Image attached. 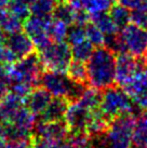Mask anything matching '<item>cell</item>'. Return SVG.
Instances as JSON below:
<instances>
[{
	"instance_id": "24",
	"label": "cell",
	"mask_w": 147,
	"mask_h": 148,
	"mask_svg": "<svg viewBox=\"0 0 147 148\" xmlns=\"http://www.w3.org/2000/svg\"><path fill=\"white\" fill-rule=\"evenodd\" d=\"M109 14L111 20L114 21L116 26L118 29H122L126 27L128 24H130L131 22V12L130 10L126 7H123L122 4L117 3V4H111L109 8Z\"/></svg>"
},
{
	"instance_id": "26",
	"label": "cell",
	"mask_w": 147,
	"mask_h": 148,
	"mask_svg": "<svg viewBox=\"0 0 147 148\" xmlns=\"http://www.w3.org/2000/svg\"><path fill=\"white\" fill-rule=\"evenodd\" d=\"M84 107H87L89 110L93 111L96 109H100L101 106V101H102V93L101 91L94 88H86L83 91L80 99H78Z\"/></svg>"
},
{
	"instance_id": "16",
	"label": "cell",
	"mask_w": 147,
	"mask_h": 148,
	"mask_svg": "<svg viewBox=\"0 0 147 148\" xmlns=\"http://www.w3.org/2000/svg\"><path fill=\"white\" fill-rule=\"evenodd\" d=\"M36 117L37 116L34 115L25 105H22L19 108V110L16 111L15 116L13 117L10 124L15 127L19 130H21V131H23L26 134L33 135L34 127H35V123L37 121Z\"/></svg>"
},
{
	"instance_id": "17",
	"label": "cell",
	"mask_w": 147,
	"mask_h": 148,
	"mask_svg": "<svg viewBox=\"0 0 147 148\" xmlns=\"http://www.w3.org/2000/svg\"><path fill=\"white\" fill-rule=\"evenodd\" d=\"M70 102L65 97H52L48 107L45 108L43 114L40 116V119L45 121H56L63 120L67 106Z\"/></svg>"
},
{
	"instance_id": "32",
	"label": "cell",
	"mask_w": 147,
	"mask_h": 148,
	"mask_svg": "<svg viewBox=\"0 0 147 148\" xmlns=\"http://www.w3.org/2000/svg\"><path fill=\"white\" fill-rule=\"evenodd\" d=\"M86 27V37L94 47H103L105 43V35L101 32L96 25L93 23H88Z\"/></svg>"
},
{
	"instance_id": "1",
	"label": "cell",
	"mask_w": 147,
	"mask_h": 148,
	"mask_svg": "<svg viewBox=\"0 0 147 148\" xmlns=\"http://www.w3.org/2000/svg\"><path fill=\"white\" fill-rule=\"evenodd\" d=\"M87 69L89 84L104 91L116 83V54L105 45L98 47L87 61Z\"/></svg>"
},
{
	"instance_id": "14",
	"label": "cell",
	"mask_w": 147,
	"mask_h": 148,
	"mask_svg": "<svg viewBox=\"0 0 147 148\" xmlns=\"http://www.w3.org/2000/svg\"><path fill=\"white\" fill-rule=\"evenodd\" d=\"M52 99V95L43 86H35L24 99L25 106L34 115L41 116Z\"/></svg>"
},
{
	"instance_id": "41",
	"label": "cell",
	"mask_w": 147,
	"mask_h": 148,
	"mask_svg": "<svg viewBox=\"0 0 147 148\" xmlns=\"http://www.w3.org/2000/svg\"><path fill=\"white\" fill-rule=\"evenodd\" d=\"M9 2H10V0H0V10L7 8Z\"/></svg>"
},
{
	"instance_id": "27",
	"label": "cell",
	"mask_w": 147,
	"mask_h": 148,
	"mask_svg": "<svg viewBox=\"0 0 147 148\" xmlns=\"http://www.w3.org/2000/svg\"><path fill=\"white\" fill-rule=\"evenodd\" d=\"M55 5H56L55 0H34L29 4L30 14L35 16L50 17L52 16Z\"/></svg>"
},
{
	"instance_id": "8",
	"label": "cell",
	"mask_w": 147,
	"mask_h": 148,
	"mask_svg": "<svg viewBox=\"0 0 147 148\" xmlns=\"http://www.w3.org/2000/svg\"><path fill=\"white\" fill-rule=\"evenodd\" d=\"M51 21L52 16L40 17L33 15L27 17L23 23L24 33L30 38L37 50L42 49L52 41L48 34V28Z\"/></svg>"
},
{
	"instance_id": "2",
	"label": "cell",
	"mask_w": 147,
	"mask_h": 148,
	"mask_svg": "<svg viewBox=\"0 0 147 148\" xmlns=\"http://www.w3.org/2000/svg\"><path fill=\"white\" fill-rule=\"evenodd\" d=\"M38 58L43 71H61L66 73L73 61L71 48L65 41H54L38 50Z\"/></svg>"
},
{
	"instance_id": "45",
	"label": "cell",
	"mask_w": 147,
	"mask_h": 148,
	"mask_svg": "<svg viewBox=\"0 0 147 148\" xmlns=\"http://www.w3.org/2000/svg\"><path fill=\"white\" fill-rule=\"evenodd\" d=\"M113 1H114V0H113Z\"/></svg>"
},
{
	"instance_id": "42",
	"label": "cell",
	"mask_w": 147,
	"mask_h": 148,
	"mask_svg": "<svg viewBox=\"0 0 147 148\" xmlns=\"http://www.w3.org/2000/svg\"><path fill=\"white\" fill-rule=\"evenodd\" d=\"M4 41H5V35H4L3 30L0 28V45L3 43Z\"/></svg>"
},
{
	"instance_id": "7",
	"label": "cell",
	"mask_w": 147,
	"mask_h": 148,
	"mask_svg": "<svg viewBox=\"0 0 147 148\" xmlns=\"http://www.w3.org/2000/svg\"><path fill=\"white\" fill-rule=\"evenodd\" d=\"M126 52L142 58L147 49V28L136 24H128L120 33Z\"/></svg>"
},
{
	"instance_id": "23",
	"label": "cell",
	"mask_w": 147,
	"mask_h": 148,
	"mask_svg": "<svg viewBox=\"0 0 147 148\" xmlns=\"http://www.w3.org/2000/svg\"><path fill=\"white\" fill-rule=\"evenodd\" d=\"M66 75L69 77L73 81L86 84L88 82V69H87V63L78 60H73L70 62L68 68L66 70Z\"/></svg>"
},
{
	"instance_id": "19",
	"label": "cell",
	"mask_w": 147,
	"mask_h": 148,
	"mask_svg": "<svg viewBox=\"0 0 147 148\" xmlns=\"http://www.w3.org/2000/svg\"><path fill=\"white\" fill-rule=\"evenodd\" d=\"M132 145L134 148H147V111L136 117L132 133Z\"/></svg>"
},
{
	"instance_id": "40",
	"label": "cell",
	"mask_w": 147,
	"mask_h": 148,
	"mask_svg": "<svg viewBox=\"0 0 147 148\" xmlns=\"http://www.w3.org/2000/svg\"><path fill=\"white\" fill-rule=\"evenodd\" d=\"M9 90H10V88H9L8 84L2 82V81H0V103L5 97V95L9 93Z\"/></svg>"
},
{
	"instance_id": "4",
	"label": "cell",
	"mask_w": 147,
	"mask_h": 148,
	"mask_svg": "<svg viewBox=\"0 0 147 148\" xmlns=\"http://www.w3.org/2000/svg\"><path fill=\"white\" fill-rule=\"evenodd\" d=\"M136 116L126 114L113 119L106 131L107 148H131Z\"/></svg>"
},
{
	"instance_id": "36",
	"label": "cell",
	"mask_w": 147,
	"mask_h": 148,
	"mask_svg": "<svg viewBox=\"0 0 147 148\" xmlns=\"http://www.w3.org/2000/svg\"><path fill=\"white\" fill-rule=\"evenodd\" d=\"M17 58L7 45H0V64H14Z\"/></svg>"
},
{
	"instance_id": "5",
	"label": "cell",
	"mask_w": 147,
	"mask_h": 148,
	"mask_svg": "<svg viewBox=\"0 0 147 148\" xmlns=\"http://www.w3.org/2000/svg\"><path fill=\"white\" fill-rule=\"evenodd\" d=\"M42 73L43 69L39 62L38 55L36 53H33L26 58H20L15 64H12L11 83L24 82L35 88L40 86Z\"/></svg>"
},
{
	"instance_id": "43",
	"label": "cell",
	"mask_w": 147,
	"mask_h": 148,
	"mask_svg": "<svg viewBox=\"0 0 147 148\" xmlns=\"http://www.w3.org/2000/svg\"><path fill=\"white\" fill-rule=\"evenodd\" d=\"M56 1V3H61V2H67L68 0H55Z\"/></svg>"
},
{
	"instance_id": "21",
	"label": "cell",
	"mask_w": 147,
	"mask_h": 148,
	"mask_svg": "<svg viewBox=\"0 0 147 148\" xmlns=\"http://www.w3.org/2000/svg\"><path fill=\"white\" fill-rule=\"evenodd\" d=\"M0 28L5 34H14L23 30V23L8 10H0Z\"/></svg>"
},
{
	"instance_id": "12",
	"label": "cell",
	"mask_w": 147,
	"mask_h": 148,
	"mask_svg": "<svg viewBox=\"0 0 147 148\" xmlns=\"http://www.w3.org/2000/svg\"><path fill=\"white\" fill-rule=\"evenodd\" d=\"M91 116V110L84 107L79 101L70 102L64 115V121L69 132L84 131Z\"/></svg>"
},
{
	"instance_id": "37",
	"label": "cell",
	"mask_w": 147,
	"mask_h": 148,
	"mask_svg": "<svg viewBox=\"0 0 147 148\" xmlns=\"http://www.w3.org/2000/svg\"><path fill=\"white\" fill-rule=\"evenodd\" d=\"M30 137L20 140H9L3 148H30Z\"/></svg>"
},
{
	"instance_id": "11",
	"label": "cell",
	"mask_w": 147,
	"mask_h": 148,
	"mask_svg": "<svg viewBox=\"0 0 147 148\" xmlns=\"http://www.w3.org/2000/svg\"><path fill=\"white\" fill-rule=\"evenodd\" d=\"M68 134L69 129L66 125L64 119L56 121H45L40 119L36 121L33 130V135L45 137L60 144L68 136Z\"/></svg>"
},
{
	"instance_id": "6",
	"label": "cell",
	"mask_w": 147,
	"mask_h": 148,
	"mask_svg": "<svg viewBox=\"0 0 147 148\" xmlns=\"http://www.w3.org/2000/svg\"><path fill=\"white\" fill-rule=\"evenodd\" d=\"M146 65L143 58H135L128 52L118 53L116 56V84L122 88L126 86L135 75Z\"/></svg>"
},
{
	"instance_id": "3",
	"label": "cell",
	"mask_w": 147,
	"mask_h": 148,
	"mask_svg": "<svg viewBox=\"0 0 147 148\" xmlns=\"http://www.w3.org/2000/svg\"><path fill=\"white\" fill-rule=\"evenodd\" d=\"M100 109L109 122L119 116L133 114L134 111L132 99L119 86H111L104 90Z\"/></svg>"
},
{
	"instance_id": "34",
	"label": "cell",
	"mask_w": 147,
	"mask_h": 148,
	"mask_svg": "<svg viewBox=\"0 0 147 148\" xmlns=\"http://www.w3.org/2000/svg\"><path fill=\"white\" fill-rule=\"evenodd\" d=\"M131 22L147 28V0H145L137 8L133 9V11L131 12Z\"/></svg>"
},
{
	"instance_id": "22",
	"label": "cell",
	"mask_w": 147,
	"mask_h": 148,
	"mask_svg": "<svg viewBox=\"0 0 147 148\" xmlns=\"http://www.w3.org/2000/svg\"><path fill=\"white\" fill-rule=\"evenodd\" d=\"M91 21L94 25H96L98 28L101 29L105 36L107 35H113V34H117L119 32L118 27L116 26L114 21L111 20V17L108 13L101 12L95 13L91 15Z\"/></svg>"
},
{
	"instance_id": "9",
	"label": "cell",
	"mask_w": 147,
	"mask_h": 148,
	"mask_svg": "<svg viewBox=\"0 0 147 148\" xmlns=\"http://www.w3.org/2000/svg\"><path fill=\"white\" fill-rule=\"evenodd\" d=\"M40 84L54 97H65L68 99L74 81L66 73L45 70L42 73Z\"/></svg>"
},
{
	"instance_id": "28",
	"label": "cell",
	"mask_w": 147,
	"mask_h": 148,
	"mask_svg": "<svg viewBox=\"0 0 147 148\" xmlns=\"http://www.w3.org/2000/svg\"><path fill=\"white\" fill-rule=\"evenodd\" d=\"M70 48H71V54H73L74 60H78V61H82L86 63L94 51V45L88 39L79 43L73 45Z\"/></svg>"
},
{
	"instance_id": "31",
	"label": "cell",
	"mask_w": 147,
	"mask_h": 148,
	"mask_svg": "<svg viewBox=\"0 0 147 148\" xmlns=\"http://www.w3.org/2000/svg\"><path fill=\"white\" fill-rule=\"evenodd\" d=\"M8 11L19 20L24 22L27 17L30 16V9L29 4L22 0H10L8 4Z\"/></svg>"
},
{
	"instance_id": "18",
	"label": "cell",
	"mask_w": 147,
	"mask_h": 148,
	"mask_svg": "<svg viewBox=\"0 0 147 148\" xmlns=\"http://www.w3.org/2000/svg\"><path fill=\"white\" fill-rule=\"evenodd\" d=\"M108 127H109V120L104 116L101 109H96L91 111L90 119L87 124L84 132L89 136L100 135L103 133H106Z\"/></svg>"
},
{
	"instance_id": "13",
	"label": "cell",
	"mask_w": 147,
	"mask_h": 148,
	"mask_svg": "<svg viewBox=\"0 0 147 148\" xmlns=\"http://www.w3.org/2000/svg\"><path fill=\"white\" fill-rule=\"evenodd\" d=\"M4 42L13 53L15 54L17 60L26 58L30 54L35 53L36 47L30 40V38L23 32L10 34L8 38H5Z\"/></svg>"
},
{
	"instance_id": "15",
	"label": "cell",
	"mask_w": 147,
	"mask_h": 148,
	"mask_svg": "<svg viewBox=\"0 0 147 148\" xmlns=\"http://www.w3.org/2000/svg\"><path fill=\"white\" fill-rule=\"evenodd\" d=\"M23 104L24 99L12 92H9L0 103V123L2 125L11 123L13 117Z\"/></svg>"
},
{
	"instance_id": "29",
	"label": "cell",
	"mask_w": 147,
	"mask_h": 148,
	"mask_svg": "<svg viewBox=\"0 0 147 148\" xmlns=\"http://www.w3.org/2000/svg\"><path fill=\"white\" fill-rule=\"evenodd\" d=\"M68 33V25L64 22L55 20L52 17V21L49 25L48 34H49L51 40L53 41H65Z\"/></svg>"
},
{
	"instance_id": "25",
	"label": "cell",
	"mask_w": 147,
	"mask_h": 148,
	"mask_svg": "<svg viewBox=\"0 0 147 148\" xmlns=\"http://www.w3.org/2000/svg\"><path fill=\"white\" fill-rule=\"evenodd\" d=\"M75 14H76V9L73 8V5L67 1V2L56 3L52 13V17L61 22H64L65 24L70 26L75 23Z\"/></svg>"
},
{
	"instance_id": "38",
	"label": "cell",
	"mask_w": 147,
	"mask_h": 148,
	"mask_svg": "<svg viewBox=\"0 0 147 148\" xmlns=\"http://www.w3.org/2000/svg\"><path fill=\"white\" fill-rule=\"evenodd\" d=\"M119 3L122 4L123 7L128 8L129 10H133V9L137 8L139 5L143 3L145 0H118Z\"/></svg>"
},
{
	"instance_id": "20",
	"label": "cell",
	"mask_w": 147,
	"mask_h": 148,
	"mask_svg": "<svg viewBox=\"0 0 147 148\" xmlns=\"http://www.w3.org/2000/svg\"><path fill=\"white\" fill-rule=\"evenodd\" d=\"M58 148H91L90 136L84 131L69 132L68 136L60 144Z\"/></svg>"
},
{
	"instance_id": "44",
	"label": "cell",
	"mask_w": 147,
	"mask_h": 148,
	"mask_svg": "<svg viewBox=\"0 0 147 148\" xmlns=\"http://www.w3.org/2000/svg\"><path fill=\"white\" fill-rule=\"evenodd\" d=\"M144 56H145V58H144V61H145V63L147 64V49H146V52H145V54H144Z\"/></svg>"
},
{
	"instance_id": "39",
	"label": "cell",
	"mask_w": 147,
	"mask_h": 148,
	"mask_svg": "<svg viewBox=\"0 0 147 148\" xmlns=\"http://www.w3.org/2000/svg\"><path fill=\"white\" fill-rule=\"evenodd\" d=\"M8 142V135L3 125H0V148H3Z\"/></svg>"
},
{
	"instance_id": "33",
	"label": "cell",
	"mask_w": 147,
	"mask_h": 148,
	"mask_svg": "<svg viewBox=\"0 0 147 148\" xmlns=\"http://www.w3.org/2000/svg\"><path fill=\"white\" fill-rule=\"evenodd\" d=\"M67 43L70 45L79 43V42L86 40V27L82 25L74 24L70 28H68V33H67Z\"/></svg>"
},
{
	"instance_id": "30",
	"label": "cell",
	"mask_w": 147,
	"mask_h": 148,
	"mask_svg": "<svg viewBox=\"0 0 147 148\" xmlns=\"http://www.w3.org/2000/svg\"><path fill=\"white\" fill-rule=\"evenodd\" d=\"M81 9L92 14L107 12L113 4V0H80Z\"/></svg>"
},
{
	"instance_id": "10",
	"label": "cell",
	"mask_w": 147,
	"mask_h": 148,
	"mask_svg": "<svg viewBox=\"0 0 147 148\" xmlns=\"http://www.w3.org/2000/svg\"><path fill=\"white\" fill-rule=\"evenodd\" d=\"M123 90L139 109L147 111V65L135 75L127 86H123Z\"/></svg>"
},
{
	"instance_id": "35",
	"label": "cell",
	"mask_w": 147,
	"mask_h": 148,
	"mask_svg": "<svg viewBox=\"0 0 147 148\" xmlns=\"http://www.w3.org/2000/svg\"><path fill=\"white\" fill-rule=\"evenodd\" d=\"M60 143L49 140L41 136L32 135L30 137V148H58Z\"/></svg>"
}]
</instances>
